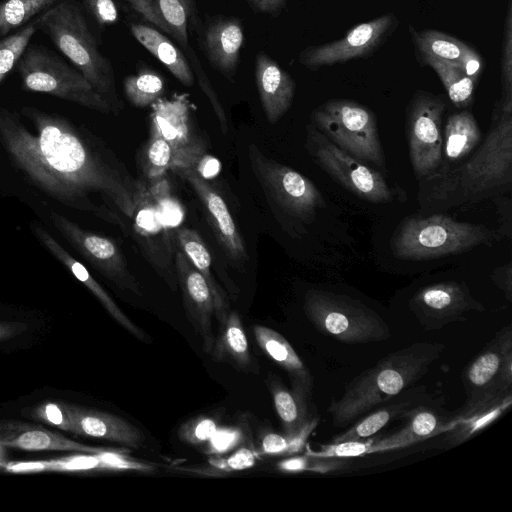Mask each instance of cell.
<instances>
[{"label": "cell", "instance_id": "obj_24", "mask_svg": "<svg viewBox=\"0 0 512 512\" xmlns=\"http://www.w3.org/2000/svg\"><path fill=\"white\" fill-rule=\"evenodd\" d=\"M73 434L119 443L138 449L145 442L143 432L125 419L103 411L69 404Z\"/></svg>", "mask_w": 512, "mask_h": 512}, {"label": "cell", "instance_id": "obj_30", "mask_svg": "<svg viewBox=\"0 0 512 512\" xmlns=\"http://www.w3.org/2000/svg\"><path fill=\"white\" fill-rule=\"evenodd\" d=\"M254 335L262 351L287 372L291 388L312 400L313 376L286 338L262 325L254 327Z\"/></svg>", "mask_w": 512, "mask_h": 512}, {"label": "cell", "instance_id": "obj_11", "mask_svg": "<svg viewBox=\"0 0 512 512\" xmlns=\"http://www.w3.org/2000/svg\"><path fill=\"white\" fill-rule=\"evenodd\" d=\"M132 233L142 253L168 287L176 291L178 280L175 269L173 230L166 223L153 198L147 182L135 181Z\"/></svg>", "mask_w": 512, "mask_h": 512}, {"label": "cell", "instance_id": "obj_4", "mask_svg": "<svg viewBox=\"0 0 512 512\" xmlns=\"http://www.w3.org/2000/svg\"><path fill=\"white\" fill-rule=\"evenodd\" d=\"M37 29L50 38L56 48L76 66L118 113L115 77L109 60L101 54L87 21L75 0H62L37 17Z\"/></svg>", "mask_w": 512, "mask_h": 512}, {"label": "cell", "instance_id": "obj_37", "mask_svg": "<svg viewBox=\"0 0 512 512\" xmlns=\"http://www.w3.org/2000/svg\"><path fill=\"white\" fill-rule=\"evenodd\" d=\"M62 0H0V37L25 26Z\"/></svg>", "mask_w": 512, "mask_h": 512}, {"label": "cell", "instance_id": "obj_7", "mask_svg": "<svg viewBox=\"0 0 512 512\" xmlns=\"http://www.w3.org/2000/svg\"><path fill=\"white\" fill-rule=\"evenodd\" d=\"M17 70L25 91L48 94L104 114L112 112L108 101L81 72L42 45H28Z\"/></svg>", "mask_w": 512, "mask_h": 512}, {"label": "cell", "instance_id": "obj_2", "mask_svg": "<svg viewBox=\"0 0 512 512\" xmlns=\"http://www.w3.org/2000/svg\"><path fill=\"white\" fill-rule=\"evenodd\" d=\"M419 181L418 201L424 212L472 205L511 191L512 104L497 102L489 131L472 156Z\"/></svg>", "mask_w": 512, "mask_h": 512}, {"label": "cell", "instance_id": "obj_56", "mask_svg": "<svg viewBox=\"0 0 512 512\" xmlns=\"http://www.w3.org/2000/svg\"><path fill=\"white\" fill-rule=\"evenodd\" d=\"M5 447H3L1 444H0V466L4 465L3 462H4V449Z\"/></svg>", "mask_w": 512, "mask_h": 512}, {"label": "cell", "instance_id": "obj_20", "mask_svg": "<svg viewBox=\"0 0 512 512\" xmlns=\"http://www.w3.org/2000/svg\"><path fill=\"white\" fill-rule=\"evenodd\" d=\"M173 171L190 184L227 256L242 267L248 259L245 244L221 195L195 169L176 168Z\"/></svg>", "mask_w": 512, "mask_h": 512}, {"label": "cell", "instance_id": "obj_14", "mask_svg": "<svg viewBox=\"0 0 512 512\" xmlns=\"http://www.w3.org/2000/svg\"><path fill=\"white\" fill-rule=\"evenodd\" d=\"M409 307L424 330L441 329L465 320V314L485 310L465 284L455 281L423 287L411 298Z\"/></svg>", "mask_w": 512, "mask_h": 512}, {"label": "cell", "instance_id": "obj_8", "mask_svg": "<svg viewBox=\"0 0 512 512\" xmlns=\"http://www.w3.org/2000/svg\"><path fill=\"white\" fill-rule=\"evenodd\" d=\"M313 126L339 148L386 172L374 113L347 99H332L311 114Z\"/></svg>", "mask_w": 512, "mask_h": 512}, {"label": "cell", "instance_id": "obj_3", "mask_svg": "<svg viewBox=\"0 0 512 512\" xmlns=\"http://www.w3.org/2000/svg\"><path fill=\"white\" fill-rule=\"evenodd\" d=\"M443 343L416 342L380 359L350 381L327 407L333 426L347 427L378 405L415 385L442 355Z\"/></svg>", "mask_w": 512, "mask_h": 512}, {"label": "cell", "instance_id": "obj_27", "mask_svg": "<svg viewBox=\"0 0 512 512\" xmlns=\"http://www.w3.org/2000/svg\"><path fill=\"white\" fill-rule=\"evenodd\" d=\"M0 444L5 448L28 451L56 450L96 454L107 450L84 445L40 426L17 422L0 423Z\"/></svg>", "mask_w": 512, "mask_h": 512}, {"label": "cell", "instance_id": "obj_22", "mask_svg": "<svg viewBox=\"0 0 512 512\" xmlns=\"http://www.w3.org/2000/svg\"><path fill=\"white\" fill-rule=\"evenodd\" d=\"M453 412L445 408L443 397L428 395L405 411L404 426L383 439L389 449L402 448L443 434L451 427Z\"/></svg>", "mask_w": 512, "mask_h": 512}, {"label": "cell", "instance_id": "obj_18", "mask_svg": "<svg viewBox=\"0 0 512 512\" xmlns=\"http://www.w3.org/2000/svg\"><path fill=\"white\" fill-rule=\"evenodd\" d=\"M467 396L496 386L512 387V329L502 328L462 374Z\"/></svg>", "mask_w": 512, "mask_h": 512}, {"label": "cell", "instance_id": "obj_41", "mask_svg": "<svg viewBox=\"0 0 512 512\" xmlns=\"http://www.w3.org/2000/svg\"><path fill=\"white\" fill-rule=\"evenodd\" d=\"M37 30V17L16 32L0 37V85L17 65Z\"/></svg>", "mask_w": 512, "mask_h": 512}, {"label": "cell", "instance_id": "obj_25", "mask_svg": "<svg viewBox=\"0 0 512 512\" xmlns=\"http://www.w3.org/2000/svg\"><path fill=\"white\" fill-rule=\"evenodd\" d=\"M255 77L267 120L276 123L290 108L295 84L290 75L264 52L256 56Z\"/></svg>", "mask_w": 512, "mask_h": 512}, {"label": "cell", "instance_id": "obj_9", "mask_svg": "<svg viewBox=\"0 0 512 512\" xmlns=\"http://www.w3.org/2000/svg\"><path fill=\"white\" fill-rule=\"evenodd\" d=\"M306 149L321 169L361 199L388 203L405 198L402 189L390 187L381 172L339 148L313 125L307 126Z\"/></svg>", "mask_w": 512, "mask_h": 512}, {"label": "cell", "instance_id": "obj_21", "mask_svg": "<svg viewBox=\"0 0 512 512\" xmlns=\"http://www.w3.org/2000/svg\"><path fill=\"white\" fill-rule=\"evenodd\" d=\"M30 229L45 250L98 299L115 321L138 339H147V334L119 308L85 265L72 256L41 222H32Z\"/></svg>", "mask_w": 512, "mask_h": 512}, {"label": "cell", "instance_id": "obj_40", "mask_svg": "<svg viewBox=\"0 0 512 512\" xmlns=\"http://www.w3.org/2000/svg\"><path fill=\"white\" fill-rule=\"evenodd\" d=\"M165 85L162 77L150 70L141 71L124 79L126 98L136 107H147L163 95Z\"/></svg>", "mask_w": 512, "mask_h": 512}, {"label": "cell", "instance_id": "obj_35", "mask_svg": "<svg viewBox=\"0 0 512 512\" xmlns=\"http://www.w3.org/2000/svg\"><path fill=\"white\" fill-rule=\"evenodd\" d=\"M270 391L275 410L281 421L284 434L294 436L319 417L310 409L312 400L278 382L271 383Z\"/></svg>", "mask_w": 512, "mask_h": 512}, {"label": "cell", "instance_id": "obj_46", "mask_svg": "<svg viewBox=\"0 0 512 512\" xmlns=\"http://www.w3.org/2000/svg\"><path fill=\"white\" fill-rule=\"evenodd\" d=\"M501 80H502V101L512 103V9L511 0L508 3L507 15L505 20L502 62H501Z\"/></svg>", "mask_w": 512, "mask_h": 512}, {"label": "cell", "instance_id": "obj_55", "mask_svg": "<svg viewBox=\"0 0 512 512\" xmlns=\"http://www.w3.org/2000/svg\"><path fill=\"white\" fill-rule=\"evenodd\" d=\"M251 6L261 12L275 13L286 0H248Z\"/></svg>", "mask_w": 512, "mask_h": 512}, {"label": "cell", "instance_id": "obj_48", "mask_svg": "<svg viewBox=\"0 0 512 512\" xmlns=\"http://www.w3.org/2000/svg\"><path fill=\"white\" fill-rule=\"evenodd\" d=\"M34 417L50 423L57 428L73 433V422L69 411V404L63 402H45L38 405L33 411Z\"/></svg>", "mask_w": 512, "mask_h": 512}, {"label": "cell", "instance_id": "obj_44", "mask_svg": "<svg viewBox=\"0 0 512 512\" xmlns=\"http://www.w3.org/2000/svg\"><path fill=\"white\" fill-rule=\"evenodd\" d=\"M148 184V183H147ZM148 188L155 199L166 223L175 230L179 227L183 211L178 201L171 195L170 187L164 177L151 180Z\"/></svg>", "mask_w": 512, "mask_h": 512}, {"label": "cell", "instance_id": "obj_31", "mask_svg": "<svg viewBox=\"0 0 512 512\" xmlns=\"http://www.w3.org/2000/svg\"><path fill=\"white\" fill-rule=\"evenodd\" d=\"M175 240L177 247L183 251L206 280L212 294L214 315L222 325L230 312V305L226 293L211 272L212 260L207 247L199 234L187 227L179 226L175 229Z\"/></svg>", "mask_w": 512, "mask_h": 512}, {"label": "cell", "instance_id": "obj_10", "mask_svg": "<svg viewBox=\"0 0 512 512\" xmlns=\"http://www.w3.org/2000/svg\"><path fill=\"white\" fill-rule=\"evenodd\" d=\"M248 156L266 194L289 216L309 223L325 206L317 187L299 172L267 158L254 144L249 145Z\"/></svg>", "mask_w": 512, "mask_h": 512}, {"label": "cell", "instance_id": "obj_53", "mask_svg": "<svg viewBox=\"0 0 512 512\" xmlns=\"http://www.w3.org/2000/svg\"><path fill=\"white\" fill-rule=\"evenodd\" d=\"M195 170L205 179L216 176L220 170V163L214 157L205 154Z\"/></svg>", "mask_w": 512, "mask_h": 512}, {"label": "cell", "instance_id": "obj_15", "mask_svg": "<svg viewBox=\"0 0 512 512\" xmlns=\"http://www.w3.org/2000/svg\"><path fill=\"white\" fill-rule=\"evenodd\" d=\"M395 26L396 18L391 13L361 23L338 41L306 48L300 54V62L310 69H316L364 57L374 51Z\"/></svg>", "mask_w": 512, "mask_h": 512}, {"label": "cell", "instance_id": "obj_1", "mask_svg": "<svg viewBox=\"0 0 512 512\" xmlns=\"http://www.w3.org/2000/svg\"><path fill=\"white\" fill-rule=\"evenodd\" d=\"M0 144L28 183L64 206L125 228L135 181L86 128L34 106L0 108Z\"/></svg>", "mask_w": 512, "mask_h": 512}, {"label": "cell", "instance_id": "obj_17", "mask_svg": "<svg viewBox=\"0 0 512 512\" xmlns=\"http://www.w3.org/2000/svg\"><path fill=\"white\" fill-rule=\"evenodd\" d=\"M512 404V387L496 386L467 396L453 412L451 427L443 433L441 448L458 446L492 424Z\"/></svg>", "mask_w": 512, "mask_h": 512}, {"label": "cell", "instance_id": "obj_29", "mask_svg": "<svg viewBox=\"0 0 512 512\" xmlns=\"http://www.w3.org/2000/svg\"><path fill=\"white\" fill-rule=\"evenodd\" d=\"M20 463L9 466L12 471L30 470L32 467L42 470L77 471V470H110L152 472L156 466L152 463L139 461L114 449L87 455H77L58 460Z\"/></svg>", "mask_w": 512, "mask_h": 512}, {"label": "cell", "instance_id": "obj_52", "mask_svg": "<svg viewBox=\"0 0 512 512\" xmlns=\"http://www.w3.org/2000/svg\"><path fill=\"white\" fill-rule=\"evenodd\" d=\"M458 64L463 72L476 84L484 66L482 57L467 45Z\"/></svg>", "mask_w": 512, "mask_h": 512}, {"label": "cell", "instance_id": "obj_32", "mask_svg": "<svg viewBox=\"0 0 512 512\" xmlns=\"http://www.w3.org/2000/svg\"><path fill=\"white\" fill-rule=\"evenodd\" d=\"M130 29L134 38L157 58L178 81L185 86L193 85V70L182 50L151 26L135 23L130 26Z\"/></svg>", "mask_w": 512, "mask_h": 512}, {"label": "cell", "instance_id": "obj_47", "mask_svg": "<svg viewBox=\"0 0 512 512\" xmlns=\"http://www.w3.org/2000/svg\"><path fill=\"white\" fill-rule=\"evenodd\" d=\"M217 428L218 426L214 419L201 416L182 424L177 431V435L183 442L199 445L207 442Z\"/></svg>", "mask_w": 512, "mask_h": 512}, {"label": "cell", "instance_id": "obj_43", "mask_svg": "<svg viewBox=\"0 0 512 512\" xmlns=\"http://www.w3.org/2000/svg\"><path fill=\"white\" fill-rule=\"evenodd\" d=\"M345 464V461L336 457L307 454L304 456L292 455V457L280 461L277 468L285 473H330L341 470Z\"/></svg>", "mask_w": 512, "mask_h": 512}, {"label": "cell", "instance_id": "obj_39", "mask_svg": "<svg viewBox=\"0 0 512 512\" xmlns=\"http://www.w3.org/2000/svg\"><path fill=\"white\" fill-rule=\"evenodd\" d=\"M143 155L142 168L149 181L164 177L168 170L178 166L174 149L154 130H151Z\"/></svg>", "mask_w": 512, "mask_h": 512}, {"label": "cell", "instance_id": "obj_45", "mask_svg": "<svg viewBox=\"0 0 512 512\" xmlns=\"http://www.w3.org/2000/svg\"><path fill=\"white\" fill-rule=\"evenodd\" d=\"M385 450H388V448L383 442V439L375 440L369 437L365 440L332 443L330 445L322 446L321 452L311 451L309 454L343 458L351 456H360Z\"/></svg>", "mask_w": 512, "mask_h": 512}, {"label": "cell", "instance_id": "obj_34", "mask_svg": "<svg viewBox=\"0 0 512 512\" xmlns=\"http://www.w3.org/2000/svg\"><path fill=\"white\" fill-rule=\"evenodd\" d=\"M481 140V131L473 114L467 110L450 115L443 129V162L466 158Z\"/></svg>", "mask_w": 512, "mask_h": 512}, {"label": "cell", "instance_id": "obj_16", "mask_svg": "<svg viewBox=\"0 0 512 512\" xmlns=\"http://www.w3.org/2000/svg\"><path fill=\"white\" fill-rule=\"evenodd\" d=\"M151 130L172 146L177 157V168L195 169L206 154L203 141L191 131L189 103L183 96L170 100L158 99L152 104Z\"/></svg>", "mask_w": 512, "mask_h": 512}, {"label": "cell", "instance_id": "obj_5", "mask_svg": "<svg viewBox=\"0 0 512 512\" xmlns=\"http://www.w3.org/2000/svg\"><path fill=\"white\" fill-rule=\"evenodd\" d=\"M498 239L499 232L485 225L435 213L405 218L393 234L391 249L399 259L421 261L491 245Z\"/></svg>", "mask_w": 512, "mask_h": 512}, {"label": "cell", "instance_id": "obj_33", "mask_svg": "<svg viewBox=\"0 0 512 512\" xmlns=\"http://www.w3.org/2000/svg\"><path fill=\"white\" fill-rule=\"evenodd\" d=\"M210 355L214 361L229 362L242 370L252 367L247 336L239 314L230 311L226 321L220 325Z\"/></svg>", "mask_w": 512, "mask_h": 512}, {"label": "cell", "instance_id": "obj_12", "mask_svg": "<svg viewBox=\"0 0 512 512\" xmlns=\"http://www.w3.org/2000/svg\"><path fill=\"white\" fill-rule=\"evenodd\" d=\"M442 97L418 91L407 106L406 134L409 157L418 180L435 173L442 165Z\"/></svg>", "mask_w": 512, "mask_h": 512}, {"label": "cell", "instance_id": "obj_42", "mask_svg": "<svg viewBox=\"0 0 512 512\" xmlns=\"http://www.w3.org/2000/svg\"><path fill=\"white\" fill-rule=\"evenodd\" d=\"M317 424L318 421L308 424L294 436L273 432L265 434L261 441V454L268 456H292L300 452Z\"/></svg>", "mask_w": 512, "mask_h": 512}, {"label": "cell", "instance_id": "obj_50", "mask_svg": "<svg viewBox=\"0 0 512 512\" xmlns=\"http://www.w3.org/2000/svg\"><path fill=\"white\" fill-rule=\"evenodd\" d=\"M257 454L247 447H242L227 458L210 459V464L222 472H233L248 469L255 465Z\"/></svg>", "mask_w": 512, "mask_h": 512}, {"label": "cell", "instance_id": "obj_28", "mask_svg": "<svg viewBox=\"0 0 512 512\" xmlns=\"http://www.w3.org/2000/svg\"><path fill=\"white\" fill-rule=\"evenodd\" d=\"M244 32L240 22L233 18L218 19L203 35V49L211 65L228 80L233 79L238 65Z\"/></svg>", "mask_w": 512, "mask_h": 512}, {"label": "cell", "instance_id": "obj_49", "mask_svg": "<svg viewBox=\"0 0 512 512\" xmlns=\"http://www.w3.org/2000/svg\"><path fill=\"white\" fill-rule=\"evenodd\" d=\"M243 439L240 429L234 427L217 428L206 442L205 454L219 456L237 447Z\"/></svg>", "mask_w": 512, "mask_h": 512}, {"label": "cell", "instance_id": "obj_6", "mask_svg": "<svg viewBox=\"0 0 512 512\" xmlns=\"http://www.w3.org/2000/svg\"><path fill=\"white\" fill-rule=\"evenodd\" d=\"M304 313L314 327L345 344L380 342L390 337L382 317L362 302L329 291L309 290Z\"/></svg>", "mask_w": 512, "mask_h": 512}, {"label": "cell", "instance_id": "obj_23", "mask_svg": "<svg viewBox=\"0 0 512 512\" xmlns=\"http://www.w3.org/2000/svg\"><path fill=\"white\" fill-rule=\"evenodd\" d=\"M137 13L161 31L171 35L186 52L196 76L205 74L188 39L191 0H125Z\"/></svg>", "mask_w": 512, "mask_h": 512}, {"label": "cell", "instance_id": "obj_36", "mask_svg": "<svg viewBox=\"0 0 512 512\" xmlns=\"http://www.w3.org/2000/svg\"><path fill=\"white\" fill-rule=\"evenodd\" d=\"M423 61L437 73L456 107L465 108L473 102L475 83L458 63L427 56H423Z\"/></svg>", "mask_w": 512, "mask_h": 512}, {"label": "cell", "instance_id": "obj_26", "mask_svg": "<svg viewBox=\"0 0 512 512\" xmlns=\"http://www.w3.org/2000/svg\"><path fill=\"white\" fill-rule=\"evenodd\" d=\"M428 395L426 386L415 384L373 408L366 413V416L363 415L357 419L347 430L334 436L332 443L365 440L372 437L390 422L401 419L405 411Z\"/></svg>", "mask_w": 512, "mask_h": 512}, {"label": "cell", "instance_id": "obj_19", "mask_svg": "<svg viewBox=\"0 0 512 512\" xmlns=\"http://www.w3.org/2000/svg\"><path fill=\"white\" fill-rule=\"evenodd\" d=\"M174 262L187 319L200 337L204 352L210 354L215 341L212 329L214 304L210 288L204 277L178 247Z\"/></svg>", "mask_w": 512, "mask_h": 512}, {"label": "cell", "instance_id": "obj_54", "mask_svg": "<svg viewBox=\"0 0 512 512\" xmlns=\"http://www.w3.org/2000/svg\"><path fill=\"white\" fill-rule=\"evenodd\" d=\"M28 325L18 321H0V342L11 339L27 330Z\"/></svg>", "mask_w": 512, "mask_h": 512}, {"label": "cell", "instance_id": "obj_51", "mask_svg": "<svg viewBox=\"0 0 512 512\" xmlns=\"http://www.w3.org/2000/svg\"><path fill=\"white\" fill-rule=\"evenodd\" d=\"M84 3L99 25L117 22L118 10L113 0H84Z\"/></svg>", "mask_w": 512, "mask_h": 512}, {"label": "cell", "instance_id": "obj_38", "mask_svg": "<svg viewBox=\"0 0 512 512\" xmlns=\"http://www.w3.org/2000/svg\"><path fill=\"white\" fill-rule=\"evenodd\" d=\"M414 42L422 56L459 63L467 45L436 30L413 31Z\"/></svg>", "mask_w": 512, "mask_h": 512}, {"label": "cell", "instance_id": "obj_13", "mask_svg": "<svg viewBox=\"0 0 512 512\" xmlns=\"http://www.w3.org/2000/svg\"><path fill=\"white\" fill-rule=\"evenodd\" d=\"M49 217L58 233L104 277L122 290L142 295L123 253L112 239L81 227L53 209H50Z\"/></svg>", "mask_w": 512, "mask_h": 512}]
</instances>
